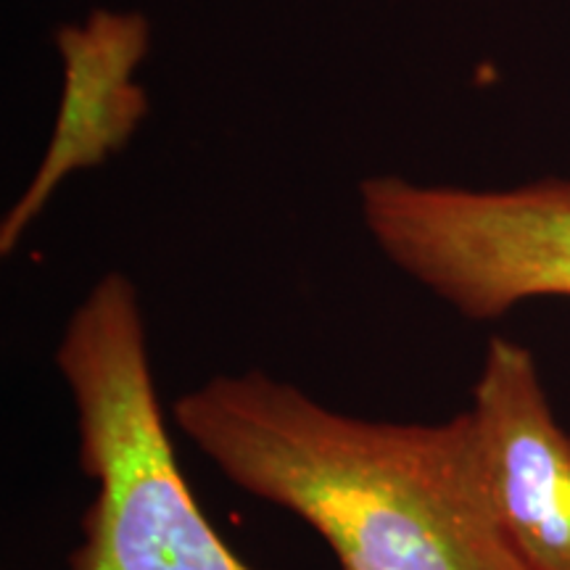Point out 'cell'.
Instances as JSON below:
<instances>
[{"instance_id":"3","label":"cell","mask_w":570,"mask_h":570,"mask_svg":"<svg viewBox=\"0 0 570 570\" xmlns=\"http://www.w3.org/2000/svg\"><path fill=\"white\" fill-rule=\"evenodd\" d=\"M370 238L412 281L473 323L531 298H570V180L504 190L362 183Z\"/></svg>"},{"instance_id":"1","label":"cell","mask_w":570,"mask_h":570,"mask_svg":"<svg viewBox=\"0 0 570 570\" xmlns=\"http://www.w3.org/2000/svg\"><path fill=\"white\" fill-rule=\"evenodd\" d=\"M235 489L304 520L341 570H531L491 510L468 412L370 420L248 370L173 404Z\"/></svg>"},{"instance_id":"4","label":"cell","mask_w":570,"mask_h":570,"mask_svg":"<svg viewBox=\"0 0 570 570\" xmlns=\"http://www.w3.org/2000/svg\"><path fill=\"white\" fill-rule=\"evenodd\" d=\"M465 412L504 537L531 570H570V433L529 348L491 338Z\"/></svg>"},{"instance_id":"5","label":"cell","mask_w":570,"mask_h":570,"mask_svg":"<svg viewBox=\"0 0 570 570\" xmlns=\"http://www.w3.org/2000/svg\"><path fill=\"white\" fill-rule=\"evenodd\" d=\"M59 46L67 61L59 130L40 175L0 227L3 254L17 248L61 177L122 148L146 111V98L132 82V71L148 48V27L140 17L101 11L85 27H67L59 35Z\"/></svg>"},{"instance_id":"2","label":"cell","mask_w":570,"mask_h":570,"mask_svg":"<svg viewBox=\"0 0 570 570\" xmlns=\"http://www.w3.org/2000/svg\"><path fill=\"white\" fill-rule=\"evenodd\" d=\"M56 367L92 483L69 570H254L219 537L177 462L156 391L138 288L96 283L69 317Z\"/></svg>"}]
</instances>
